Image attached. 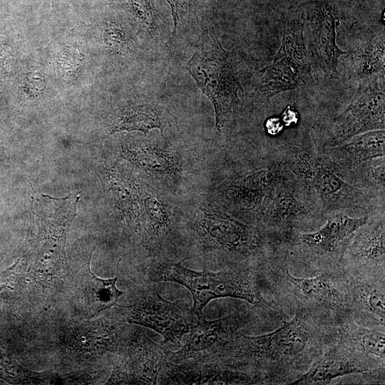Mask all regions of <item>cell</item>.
I'll return each instance as SVG.
<instances>
[{
  "instance_id": "8fae6325",
  "label": "cell",
  "mask_w": 385,
  "mask_h": 385,
  "mask_svg": "<svg viewBox=\"0 0 385 385\" xmlns=\"http://www.w3.org/2000/svg\"><path fill=\"white\" fill-rule=\"evenodd\" d=\"M340 267L355 277H385L384 217L367 222L354 233Z\"/></svg>"
},
{
  "instance_id": "cb8c5ba5",
  "label": "cell",
  "mask_w": 385,
  "mask_h": 385,
  "mask_svg": "<svg viewBox=\"0 0 385 385\" xmlns=\"http://www.w3.org/2000/svg\"><path fill=\"white\" fill-rule=\"evenodd\" d=\"M110 183L118 207L133 215L138 212V192L135 184L119 173L111 174Z\"/></svg>"
},
{
  "instance_id": "4fadbf2b",
  "label": "cell",
  "mask_w": 385,
  "mask_h": 385,
  "mask_svg": "<svg viewBox=\"0 0 385 385\" xmlns=\"http://www.w3.org/2000/svg\"><path fill=\"white\" fill-rule=\"evenodd\" d=\"M345 272L349 317L385 332V277H355Z\"/></svg>"
},
{
  "instance_id": "8992f818",
  "label": "cell",
  "mask_w": 385,
  "mask_h": 385,
  "mask_svg": "<svg viewBox=\"0 0 385 385\" xmlns=\"http://www.w3.org/2000/svg\"><path fill=\"white\" fill-rule=\"evenodd\" d=\"M368 220L367 216L351 217L343 212H334L318 230L295 232L285 249L292 251L304 265L317 273L337 269L354 233Z\"/></svg>"
},
{
  "instance_id": "e0dca14e",
  "label": "cell",
  "mask_w": 385,
  "mask_h": 385,
  "mask_svg": "<svg viewBox=\"0 0 385 385\" xmlns=\"http://www.w3.org/2000/svg\"><path fill=\"white\" fill-rule=\"evenodd\" d=\"M336 329L339 344L356 353L385 361V332L361 326L348 316L337 322Z\"/></svg>"
},
{
  "instance_id": "30bf717a",
  "label": "cell",
  "mask_w": 385,
  "mask_h": 385,
  "mask_svg": "<svg viewBox=\"0 0 385 385\" xmlns=\"http://www.w3.org/2000/svg\"><path fill=\"white\" fill-rule=\"evenodd\" d=\"M160 384H260L252 375L230 368L210 357L165 361L160 372Z\"/></svg>"
},
{
  "instance_id": "484cf974",
  "label": "cell",
  "mask_w": 385,
  "mask_h": 385,
  "mask_svg": "<svg viewBox=\"0 0 385 385\" xmlns=\"http://www.w3.org/2000/svg\"><path fill=\"white\" fill-rule=\"evenodd\" d=\"M130 4L135 16L153 31L156 28L157 16L152 3L148 0H130Z\"/></svg>"
},
{
  "instance_id": "9a60e30c",
  "label": "cell",
  "mask_w": 385,
  "mask_h": 385,
  "mask_svg": "<svg viewBox=\"0 0 385 385\" xmlns=\"http://www.w3.org/2000/svg\"><path fill=\"white\" fill-rule=\"evenodd\" d=\"M336 21L330 6L323 1L316 3L311 17L309 31L313 58L325 73L334 75L339 58L347 53L336 42Z\"/></svg>"
},
{
  "instance_id": "5b68a950",
  "label": "cell",
  "mask_w": 385,
  "mask_h": 385,
  "mask_svg": "<svg viewBox=\"0 0 385 385\" xmlns=\"http://www.w3.org/2000/svg\"><path fill=\"white\" fill-rule=\"evenodd\" d=\"M287 317L281 311H265L245 306L218 319L207 321L205 317L197 318L185 345L175 352L166 350L165 359L175 362L212 356L236 334L246 328L257 325L272 328L280 324Z\"/></svg>"
},
{
  "instance_id": "4316f807",
  "label": "cell",
  "mask_w": 385,
  "mask_h": 385,
  "mask_svg": "<svg viewBox=\"0 0 385 385\" xmlns=\"http://www.w3.org/2000/svg\"><path fill=\"white\" fill-rule=\"evenodd\" d=\"M170 4L174 22V34L180 19L185 13L186 3L185 0H166Z\"/></svg>"
},
{
  "instance_id": "7402d4cb",
  "label": "cell",
  "mask_w": 385,
  "mask_h": 385,
  "mask_svg": "<svg viewBox=\"0 0 385 385\" xmlns=\"http://www.w3.org/2000/svg\"><path fill=\"white\" fill-rule=\"evenodd\" d=\"M273 185V174L266 169L260 170L242 178L234 188L232 195L240 204L255 207L268 198Z\"/></svg>"
},
{
  "instance_id": "d6986e66",
  "label": "cell",
  "mask_w": 385,
  "mask_h": 385,
  "mask_svg": "<svg viewBox=\"0 0 385 385\" xmlns=\"http://www.w3.org/2000/svg\"><path fill=\"white\" fill-rule=\"evenodd\" d=\"M123 157L141 170L155 175H173L181 168L179 160L173 154L154 147L126 149Z\"/></svg>"
},
{
  "instance_id": "ac0fdd59",
  "label": "cell",
  "mask_w": 385,
  "mask_h": 385,
  "mask_svg": "<svg viewBox=\"0 0 385 385\" xmlns=\"http://www.w3.org/2000/svg\"><path fill=\"white\" fill-rule=\"evenodd\" d=\"M334 147L335 151L354 163L382 158L385 154V131L375 130L363 133Z\"/></svg>"
},
{
  "instance_id": "ba28073f",
  "label": "cell",
  "mask_w": 385,
  "mask_h": 385,
  "mask_svg": "<svg viewBox=\"0 0 385 385\" xmlns=\"http://www.w3.org/2000/svg\"><path fill=\"white\" fill-rule=\"evenodd\" d=\"M384 73L360 81L352 101L331 125V145L368 131L384 130Z\"/></svg>"
},
{
  "instance_id": "f546056e",
  "label": "cell",
  "mask_w": 385,
  "mask_h": 385,
  "mask_svg": "<svg viewBox=\"0 0 385 385\" xmlns=\"http://www.w3.org/2000/svg\"><path fill=\"white\" fill-rule=\"evenodd\" d=\"M265 128L270 135H275L282 130L283 123L280 118L277 117H272L266 120Z\"/></svg>"
},
{
  "instance_id": "d4e9b609",
  "label": "cell",
  "mask_w": 385,
  "mask_h": 385,
  "mask_svg": "<svg viewBox=\"0 0 385 385\" xmlns=\"http://www.w3.org/2000/svg\"><path fill=\"white\" fill-rule=\"evenodd\" d=\"M143 206L149 220L151 238L163 234L169 227L170 220L163 202L153 195H146L143 199Z\"/></svg>"
},
{
  "instance_id": "7a4b0ae2",
  "label": "cell",
  "mask_w": 385,
  "mask_h": 385,
  "mask_svg": "<svg viewBox=\"0 0 385 385\" xmlns=\"http://www.w3.org/2000/svg\"><path fill=\"white\" fill-rule=\"evenodd\" d=\"M287 255L279 256L260 271L262 289L277 307L287 315L308 312L336 322L349 317L344 271L339 267L310 277H295L289 270Z\"/></svg>"
},
{
  "instance_id": "6da1fadb",
  "label": "cell",
  "mask_w": 385,
  "mask_h": 385,
  "mask_svg": "<svg viewBox=\"0 0 385 385\" xmlns=\"http://www.w3.org/2000/svg\"><path fill=\"white\" fill-rule=\"evenodd\" d=\"M337 323L317 314L298 312L272 332L236 334L209 357L254 376L260 384H291L335 342Z\"/></svg>"
},
{
  "instance_id": "44dd1931",
  "label": "cell",
  "mask_w": 385,
  "mask_h": 385,
  "mask_svg": "<svg viewBox=\"0 0 385 385\" xmlns=\"http://www.w3.org/2000/svg\"><path fill=\"white\" fill-rule=\"evenodd\" d=\"M351 71L359 81L384 73V36L374 37L352 54Z\"/></svg>"
},
{
  "instance_id": "52a82bcc",
  "label": "cell",
  "mask_w": 385,
  "mask_h": 385,
  "mask_svg": "<svg viewBox=\"0 0 385 385\" xmlns=\"http://www.w3.org/2000/svg\"><path fill=\"white\" fill-rule=\"evenodd\" d=\"M311 77L303 26L299 23H291L284 29L279 50L265 70L260 91L269 98L305 86Z\"/></svg>"
},
{
  "instance_id": "9c48e42d",
  "label": "cell",
  "mask_w": 385,
  "mask_h": 385,
  "mask_svg": "<svg viewBox=\"0 0 385 385\" xmlns=\"http://www.w3.org/2000/svg\"><path fill=\"white\" fill-rule=\"evenodd\" d=\"M125 321L148 327L161 334L166 342L180 345L182 337L197 322L192 309L163 299L153 286L143 289L133 302L123 307Z\"/></svg>"
},
{
  "instance_id": "f1b7e54d",
  "label": "cell",
  "mask_w": 385,
  "mask_h": 385,
  "mask_svg": "<svg viewBox=\"0 0 385 385\" xmlns=\"http://www.w3.org/2000/svg\"><path fill=\"white\" fill-rule=\"evenodd\" d=\"M281 120L287 126L296 125L299 120L298 113L293 108L287 106L282 115Z\"/></svg>"
},
{
  "instance_id": "3957f363",
  "label": "cell",
  "mask_w": 385,
  "mask_h": 385,
  "mask_svg": "<svg viewBox=\"0 0 385 385\" xmlns=\"http://www.w3.org/2000/svg\"><path fill=\"white\" fill-rule=\"evenodd\" d=\"M148 278L151 282L168 281L186 287L192 294V310L197 318L204 317L202 309L210 301L221 297L240 299L265 311H281L263 297L260 271L256 269L195 271L165 259L151 265Z\"/></svg>"
},
{
  "instance_id": "ffe728a7",
  "label": "cell",
  "mask_w": 385,
  "mask_h": 385,
  "mask_svg": "<svg viewBox=\"0 0 385 385\" xmlns=\"http://www.w3.org/2000/svg\"><path fill=\"white\" fill-rule=\"evenodd\" d=\"M90 257L85 274L84 292L90 307L94 312H100L115 305L124 294L116 287L118 276L102 279L91 270Z\"/></svg>"
},
{
  "instance_id": "5bb4252c",
  "label": "cell",
  "mask_w": 385,
  "mask_h": 385,
  "mask_svg": "<svg viewBox=\"0 0 385 385\" xmlns=\"http://www.w3.org/2000/svg\"><path fill=\"white\" fill-rule=\"evenodd\" d=\"M130 361L121 359L115 365L112 381H133L142 384H157L165 361L166 349L145 334L139 336L130 351Z\"/></svg>"
},
{
  "instance_id": "7c38bea8",
  "label": "cell",
  "mask_w": 385,
  "mask_h": 385,
  "mask_svg": "<svg viewBox=\"0 0 385 385\" xmlns=\"http://www.w3.org/2000/svg\"><path fill=\"white\" fill-rule=\"evenodd\" d=\"M381 367L384 361L356 353L335 340L291 385L329 384L338 377L362 376Z\"/></svg>"
},
{
  "instance_id": "83f0119b",
  "label": "cell",
  "mask_w": 385,
  "mask_h": 385,
  "mask_svg": "<svg viewBox=\"0 0 385 385\" xmlns=\"http://www.w3.org/2000/svg\"><path fill=\"white\" fill-rule=\"evenodd\" d=\"M106 37H108V41L111 42L110 45L115 49H123L126 46L124 34L116 28H110L108 30Z\"/></svg>"
},
{
  "instance_id": "277c9868",
  "label": "cell",
  "mask_w": 385,
  "mask_h": 385,
  "mask_svg": "<svg viewBox=\"0 0 385 385\" xmlns=\"http://www.w3.org/2000/svg\"><path fill=\"white\" fill-rule=\"evenodd\" d=\"M187 69L211 101L216 128L220 130L237 109L239 91L242 90L232 55L215 35L207 32L202 44L188 62Z\"/></svg>"
},
{
  "instance_id": "603a6c76",
  "label": "cell",
  "mask_w": 385,
  "mask_h": 385,
  "mask_svg": "<svg viewBox=\"0 0 385 385\" xmlns=\"http://www.w3.org/2000/svg\"><path fill=\"white\" fill-rule=\"evenodd\" d=\"M161 127V121L152 107L144 104L129 105L121 111L111 133L139 130L147 135L150 130Z\"/></svg>"
},
{
  "instance_id": "2e32d148",
  "label": "cell",
  "mask_w": 385,
  "mask_h": 385,
  "mask_svg": "<svg viewBox=\"0 0 385 385\" xmlns=\"http://www.w3.org/2000/svg\"><path fill=\"white\" fill-rule=\"evenodd\" d=\"M297 163L300 173L324 205L344 207L359 196L356 189L307 155H299Z\"/></svg>"
}]
</instances>
